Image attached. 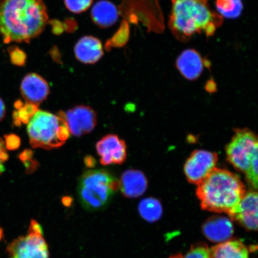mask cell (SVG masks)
Segmentation results:
<instances>
[{"instance_id":"obj_1","label":"cell","mask_w":258,"mask_h":258,"mask_svg":"<svg viewBox=\"0 0 258 258\" xmlns=\"http://www.w3.org/2000/svg\"><path fill=\"white\" fill-rule=\"evenodd\" d=\"M47 19L43 0L0 1V34L5 43H28L41 33Z\"/></svg>"},{"instance_id":"obj_2","label":"cell","mask_w":258,"mask_h":258,"mask_svg":"<svg viewBox=\"0 0 258 258\" xmlns=\"http://www.w3.org/2000/svg\"><path fill=\"white\" fill-rule=\"evenodd\" d=\"M169 26L177 40L185 42L196 33L211 37L223 22V17L210 8L208 0H171Z\"/></svg>"},{"instance_id":"obj_3","label":"cell","mask_w":258,"mask_h":258,"mask_svg":"<svg viewBox=\"0 0 258 258\" xmlns=\"http://www.w3.org/2000/svg\"><path fill=\"white\" fill-rule=\"evenodd\" d=\"M198 186L197 196L202 208L219 214H230L246 194L239 177L217 167Z\"/></svg>"},{"instance_id":"obj_4","label":"cell","mask_w":258,"mask_h":258,"mask_svg":"<svg viewBox=\"0 0 258 258\" xmlns=\"http://www.w3.org/2000/svg\"><path fill=\"white\" fill-rule=\"evenodd\" d=\"M118 188V180L108 171L89 170L80 177L77 192L84 208L98 211L109 205Z\"/></svg>"},{"instance_id":"obj_5","label":"cell","mask_w":258,"mask_h":258,"mask_svg":"<svg viewBox=\"0 0 258 258\" xmlns=\"http://www.w3.org/2000/svg\"><path fill=\"white\" fill-rule=\"evenodd\" d=\"M31 147L51 150L62 147L70 132L64 119L49 112L38 110L28 123Z\"/></svg>"},{"instance_id":"obj_6","label":"cell","mask_w":258,"mask_h":258,"mask_svg":"<svg viewBox=\"0 0 258 258\" xmlns=\"http://www.w3.org/2000/svg\"><path fill=\"white\" fill-rule=\"evenodd\" d=\"M257 150L255 134L249 129H237L226 148V154L229 163L237 170L246 173Z\"/></svg>"},{"instance_id":"obj_7","label":"cell","mask_w":258,"mask_h":258,"mask_svg":"<svg viewBox=\"0 0 258 258\" xmlns=\"http://www.w3.org/2000/svg\"><path fill=\"white\" fill-rule=\"evenodd\" d=\"M9 258H49L48 246L43 235L29 233L9 244Z\"/></svg>"},{"instance_id":"obj_8","label":"cell","mask_w":258,"mask_h":258,"mask_svg":"<svg viewBox=\"0 0 258 258\" xmlns=\"http://www.w3.org/2000/svg\"><path fill=\"white\" fill-rule=\"evenodd\" d=\"M217 162V153L201 150L194 151L184 166L187 179L189 182L198 185L216 168Z\"/></svg>"},{"instance_id":"obj_9","label":"cell","mask_w":258,"mask_h":258,"mask_svg":"<svg viewBox=\"0 0 258 258\" xmlns=\"http://www.w3.org/2000/svg\"><path fill=\"white\" fill-rule=\"evenodd\" d=\"M59 116L66 121L70 134L76 137L90 133L97 124L96 112L89 106H76L66 112H59Z\"/></svg>"},{"instance_id":"obj_10","label":"cell","mask_w":258,"mask_h":258,"mask_svg":"<svg viewBox=\"0 0 258 258\" xmlns=\"http://www.w3.org/2000/svg\"><path fill=\"white\" fill-rule=\"evenodd\" d=\"M126 145L117 135L110 134L102 138L96 144V150L102 165L121 164L127 157Z\"/></svg>"},{"instance_id":"obj_11","label":"cell","mask_w":258,"mask_h":258,"mask_svg":"<svg viewBox=\"0 0 258 258\" xmlns=\"http://www.w3.org/2000/svg\"><path fill=\"white\" fill-rule=\"evenodd\" d=\"M257 193L246 192L241 201L229 215L247 230L257 229Z\"/></svg>"},{"instance_id":"obj_12","label":"cell","mask_w":258,"mask_h":258,"mask_svg":"<svg viewBox=\"0 0 258 258\" xmlns=\"http://www.w3.org/2000/svg\"><path fill=\"white\" fill-rule=\"evenodd\" d=\"M20 90L27 102L38 106L47 99L50 93L47 81L35 73H30L25 76Z\"/></svg>"},{"instance_id":"obj_13","label":"cell","mask_w":258,"mask_h":258,"mask_svg":"<svg viewBox=\"0 0 258 258\" xmlns=\"http://www.w3.org/2000/svg\"><path fill=\"white\" fill-rule=\"evenodd\" d=\"M205 62L198 51L195 49H187L177 57L176 67L185 78L195 80L201 76Z\"/></svg>"},{"instance_id":"obj_14","label":"cell","mask_w":258,"mask_h":258,"mask_svg":"<svg viewBox=\"0 0 258 258\" xmlns=\"http://www.w3.org/2000/svg\"><path fill=\"white\" fill-rule=\"evenodd\" d=\"M147 180L144 173L137 170H128L122 174L119 188L125 197L137 198L143 195L147 188Z\"/></svg>"},{"instance_id":"obj_15","label":"cell","mask_w":258,"mask_h":258,"mask_svg":"<svg viewBox=\"0 0 258 258\" xmlns=\"http://www.w3.org/2000/svg\"><path fill=\"white\" fill-rule=\"evenodd\" d=\"M203 232L209 240L224 242L228 240L234 233L233 224L230 219L222 217H213L203 225Z\"/></svg>"},{"instance_id":"obj_16","label":"cell","mask_w":258,"mask_h":258,"mask_svg":"<svg viewBox=\"0 0 258 258\" xmlns=\"http://www.w3.org/2000/svg\"><path fill=\"white\" fill-rule=\"evenodd\" d=\"M77 59L85 63H95L104 54L101 42L92 36L84 37L77 42L74 47Z\"/></svg>"},{"instance_id":"obj_17","label":"cell","mask_w":258,"mask_h":258,"mask_svg":"<svg viewBox=\"0 0 258 258\" xmlns=\"http://www.w3.org/2000/svg\"><path fill=\"white\" fill-rule=\"evenodd\" d=\"M93 22L101 28H108L117 21L118 12L115 6L107 0L97 2L91 12Z\"/></svg>"},{"instance_id":"obj_18","label":"cell","mask_w":258,"mask_h":258,"mask_svg":"<svg viewBox=\"0 0 258 258\" xmlns=\"http://www.w3.org/2000/svg\"><path fill=\"white\" fill-rule=\"evenodd\" d=\"M210 258H249V250L239 240H227L209 249Z\"/></svg>"},{"instance_id":"obj_19","label":"cell","mask_w":258,"mask_h":258,"mask_svg":"<svg viewBox=\"0 0 258 258\" xmlns=\"http://www.w3.org/2000/svg\"><path fill=\"white\" fill-rule=\"evenodd\" d=\"M138 209L141 217L149 222L159 220L163 212L160 203L153 198L143 200L139 205Z\"/></svg>"},{"instance_id":"obj_20","label":"cell","mask_w":258,"mask_h":258,"mask_svg":"<svg viewBox=\"0 0 258 258\" xmlns=\"http://www.w3.org/2000/svg\"><path fill=\"white\" fill-rule=\"evenodd\" d=\"M216 6L220 15L227 19L239 17L243 9L241 0H217Z\"/></svg>"},{"instance_id":"obj_21","label":"cell","mask_w":258,"mask_h":258,"mask_svg":"<svg viewBox=\"0 0 258 258\" xmlns=\"http://www.w3.org/2000/svg\"><path fill=\"white\" fill-rule=\"evenodd\" d=\"M18 109V111L14 112V119L15 124L19 125L21 123L28 124L35 112L38 110V106L27 102V104Z\"/></svg>"},{"instance_id":"obj_22","label":"cell","mask_w":258,"mask_h":258,"mask_svg":"<svg viewBox=\"0 0 258 258\" xmlns=\"http://www.w3.org/2000/svg\"><path fill=\"white\" fill-rule=\"evenodd\" d=\"M129 36V29L128 25L126 22L124 21L122 22L120 30H119L114 37L112 38L111 40H109V46L114 47H121L123 46L128 39Z\"/></svg>"},{"instance_id":"obj_23","label":"cell","mask_w":258,"mask_h":258,"mask_svg":"<svg viewBox=\"0 0 258 258\" xmlns=\"http://www.w3.org/2000/svg\"><path fill=\"white\" fill-rule=\"evenodd\" d=\"M209 248L205 245H197L185 254H178L170 258H210Z\"/></svg>"},{"instance_id":"obj_24","label":"cell","mask_w":258,"mask_h":258,"mask_svg":"<svg viewBox=\"0 0 258 258\" xmlns=\"http://www.w3.org/2000/svg\"><path fill=\"white\" fill-rule=\"evenodd\" d=\"M66 7L70 11L80 14L88 10L92 5L93 0H64Z\"/></svg>"},{"instance_id":"obj_25","label":"cell","mask_w":258,"mask_h":258,"mask_svg":"<svg viewBox=\"0 0 258 258\" xmlns=\"http://www.w3.org/2000/svg\"><path fill=\"white\" fill-rule=\"evenodd\" d=\"M257 153L254 154L252 160H251L249 169L247 170L246 174V178L250 184L254 188H257V164L258 157Z\"/></svg>"},{"instance_id":"obj_26","label":"cell","mask_w":258,"mask_h":258,"mask_svg":"<svg viewBox=\"0 0 258 258\" xmlns=\"http://www.w3.org/2000/svg\"><path fill=\"white\" fill-rule=\"evenodd\" d=\"M11 60L13 63L18 66H23L25 63L26 56L25 53L23 51L16 48L11 51Z\"/></svg>"},{"instance_id":"obj_27","label":"cell","mask_w":258,"mask_h":258,"mask_svg":"<svg viewBox=\"0 0 258 258\" xmlns=\"http://www.w3.org/2000/svg\"><path fill=\"white\" fill-rule=\"evenodd\" d=\"M5 137L6 148L8 150H16L20 147L21 140L17 135L10 134L6 135Z\"/></svg>"},{"instance_id":"obj_28","label":"cell","mask_w":258,"mask_h":258,"mask_svg":"<svg viewBox=\"0 0 258 258\" xmlns=\"http://www.w3.org/2000/svg\"><path fill=\"white\" fill-rule=\"evenodd\" d=\"M9 156L6 151L5 142L0 138V176L5 172L4 163L8 160Z\"/></svg>"},{"instance_id":"obj_29","label":"cell","mask_w":258,"mask_h":258,"mask_svg":"<svg viewBox=\"0 0 258 258\" xmlns=\"http://www.w3.org/2000/svg\"><path fill=\"white\" fill-rule=\"evenodd\" d=\"M29 233L43 235V230L41 225L35 220H32L28 229Z\"/></svg>"},{"instance_id":"obj_30","label":"cell","mask_w":258,"mask_h":258,"mask_svg":"<svg viewBox=\"0 0 258 258\" xmlns=\"http://www.w3.org/2000/svg\"><path fill=\"white\" fill-rule=\"evenodd\" d=\"M85 165L88 167H95L96 164V161L95 158L91 156H88L84 159Z\"/></svg>"},{"instance_id":"obj_31","label":"cell","mask_w":258,"mask_h":258,"mask_svg":"<svg viewBox=\"0 0 258 258\" xmlns=\"http://www.w3.org/2000/svg\"><path fill=\"white\" fill-rule=\"evenodd\" d=\"M6 115V106L4 102L0 98V121L5 118Z\"/></svg>"},{"instance_id":"obj_32","label":"cell","mask_w":258,"mask_h":258,"mask_svg":"<svg viewBox=\"0 0 258 258\" xmlns=\"http://www.w3.org/2000/svg\"><path fill=\"white\" fill-rule=\"evenodd\" d=\"M73 202V200L71 197H64L62 199L63 205L66 206V207H70V206H72Z\"/></svg>"}]
</instances>
